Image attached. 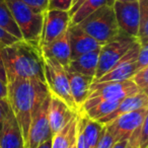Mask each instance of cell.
Returning a JSON list of instances; mask_svg holds the SVG:
<instances>
[{"instance_id": "obj_27", "label": "cell", "mask_w": 148, "mask_h": 148, "mask_svg": "<svg viewBox=\"0 0 148 148\" xmlns=\"http://www.w3.org/2000/svg\"><path fill=\"white\" fill-rule=\"evenodd\" d=\"M148 115L144 118L141 126H140V136L138 148H148Z\"/></svg>"}, {"instance_id": "obj_3", "label": "cell", "mask_w": 148, "mask_h": 148, "mask_svg": "<svg viewBox=\"0 0 148 148\" xmlns=\"http://www.w3.org/2000/svg\"><path fill=\"white\" fill-rule=\"evenodd\" d=\"M5 2L18 27L23 41L40 48L45 11L33 8L21 0H5Z\"/></svg>"}, {"instance_id": "obj_4", "label": "cell", "mask_w": 148, "mask_h": 148, "mask_svg": "<svg viewBox=\"0 0 148 148\" xmlns=\"http://www.w3.org/2000/svg\"><path fill=\"white\" fill-rule=\"evenodd\" d=\"M77 25L101 45L113 40L120 32L112 5L97 9Z\"/></svg>"}, {"instance_id": "obj_37", "label": "cell", "mask_w": 148, "mask_h": 148, "mask_svg": "<svg viewBox=\"0 0 148 148\" xmlns=\"http://www.w3.org/2000/svg\"><path fill=\"white\" fill-rule=\"evenodd\" d=\"M52 146V139L51 140H48V141L44 142V143L40 144L37 148H51Z\"/></svg>"}, {"instance_id": "obj_33", "label": "cell", "mask_w": 148, "mask_h": 148, "mask_svg": "<svg viewBox=\"0 0 148 148\" xmlns=\"http://www.w3.org/2000/svg\"><path fill=\"white\" fill-rule=\"evenodd\" d=\"M0 79H1V80H2L4 83H6V84H7V81H6V74H5L4 65H3L2 57H1V48H0Z\"/></svg>"}, {"instance_id": "obj_29", "label": "cell", "mask_w": 148, "mask_h": 148, "mask_svg": "<svg viewBox=\"0 0 148 148\" xmlns=\"http://www.w3.org/2000/svg\"><path fill=\"white\" fill-rule=\"evenodd\" d=\"M115 143L116 142L114 140V138L112 137L111 134L107 131V129L105 127V132H103V136L101 137V139H99V143L97 144L95 148H112Z\"/></svg>"}, {"instance_id": "obj_16", "label": "cell", "mask_w": 148, "mask_h": 148, "mask_svg": "<svg viewBox=\"0 0 148 148\" xmlns=\"http://www.w3.org/2000/svg\"><path fill=\"white\" fill-rule=\"evenodd\" d=\"M69 31L70 48H71V59L78 57L87 52L101 49L103 45L97 43L95 39L88 36L77 25H70Z\"/></svg>"}, {"instance_id": "obj_30", "label": "cell", "mask_w": 148, "mask_h": 148, "mask_svg": "<svg viewBox=\"0 0 148 148\" xmlns=\"http://www.w3.org/2000/svg\"><path fill=\"white\" fill-rule=\"evenodd\" d=\"M19 41L18 39H16L15 37L11 36L10 34H8L7 32H5L4 29H2L0 27V48L2 49L7 46H10L12 44H14L15 42Z\"/></svg>"}, {"instance_id": "obj_7", "label": "cell", "mask_w": 148, "mask_h": 148, "mask_svg": "<svg viewBox=\"0 0 148 148\" xmlns=\"http://www.w3.org/2000/svg\"><path fill=\"white\" fill-rule=\"evenodd\" d=\"M137 42L138 40L136 38L130 37L123 32H119L113 40L103 44L99 49L97 72L93 81L97 80L107 73Z\"/></svg>"}, {"instance_id": "obj_25", "label": "cell", "mask_w": 148, "mask_h": 148, "mask_svg": "<svg viewBox=\"0 0 148 148\" xmlns=\"http://www.w3.org/2000/svg\"><path fill=\"white\" fill-rule=\"evenodd\" d=\"M130 80L140 89V90L147 91L148 88V66L138 69Z\"/></svg>"}, {"instance_id": "obj_10", "label": "cell", "mask_w": 148, "mask_h": 148, "mask_svg": "<svg viewBox=\"0 0 148 148\" xmlns=\"http://www.w3.org/2000/svg\"><path fill=\"white\" fill-rule=\"evenodd\" d=\"M148 115V108L140 109L120 116L113 122L105 126L107 131L111 134L115 142L127 141L131 134L140 127L144 118Z\"/></svg>"}, {"instance_id": "obj_2", "label": "cell", "mask_w": 148, "mask_h": 148, "mask_svg": "<svg viewBox=\"0 0 148 148\" xmlns=\"http://www.w3.org/2000/svg\"><path fill=\"white\" fill-rule=\"evenodd\" d=\"M1 57L7 83L18 79H32L45 83L43 56L40 48L25 41H17L2 48Z\"/></svg>"}, {"instance_id": "obj_18", "label": "cell", "mask_w": 148, "mask_h": 148, "mask_svg": "<svg viewBox=\"0 0 148 148\" xmlns=\"http://www.w3.org/2000/svg\"><path fill=\"white\" fill-rule=\"evenodd\" d=\"M148 108V97H147V91H140V92L136 93L133 95H129V97L123 99L116 110H114L111 114H109L106 117L99 119L97 122L103 126H107L111 122H113L115 119H117L120 116L126 115L128 113H131L136 110L140 109H145Z\"/></svg>"}, {"instance_id": "obj_35", "label": "cell", "mask_w": 148, "mask_h": 148, "mask_svg": "<svg viewBox=\"0 0 148 148\" xmlns=\"http://www.w3.org/2000/svg\"><path fill=\"white\" fill-rule=\"evenodd\" d=\"M83 1H84V0H73V1H72L71 8H70V10H69V15H70V16H71V15L75 12V10H76V9L80 6L81 3H82Z\"/></svg>"}, {"instance_id": "obj_8", "label": "cell", "mask_w": 148, "mask_h": 148, "mask_svg": "<svg viewBox=\"0 0 148 148\" xmlns=\"http://www.w3.org/2000/svg\"><path fill=\"white\" fill-rule=\"evenodd\" d=\"M49 101L50 93L32 118L25 148H37L40 144L51 140L53 137L48 118Z\"/></svg>"}, {"instance_id": "obj_36", "label": "cell", "mask_w": 148, "mask_h": 148, "mask_svg": "<svg viewBox=\"0 0 148 148\" xmlns=\"http://www.w3.org/2000/svg\"><path fill=\"white\" fill-rule=\"evenodd\" d=\"M127 141H119L116 142L112 148H127Z\"/></svg>"}, {"instance_id": "obj_39", "label": "cell", "mask_w": 148, "mask_h": 148, "mask_svg": "<svg viewBox=\"0 0 148 148\" xmlns=\"http://www.w3.org/2000/svg\"><path fill=\"white\" fill-rule=\"evenodd\" d=\"M116 1H121V2H134L137 0H116Z\"/></svg>"}, {"instance_id": "obj_9", "label": "cell", "mask_w": 148, "mask_h": 148, "mask_svg": "<svg viewBox=\"0 0 148 148\" xmlns=\"http://www.w3.org/2000/svg\"><path fill=\"white\" fill-rule=\"evenodd\" d=\"M0 148H25L21 130L5 99L0 117Z\"/></svg>"}, {"instance_id": "obj_32", "label": "cell", "mask_w": 148, "mask_h": 148, "mask_svg": "<svg viewBox=\"0 0 148 148\" xmlns=\"http://www.w3.org/2000/svg\"><path fill=\"white\" fill-rule=\"evenodd\" d=\"M75 146L76 148H90V146L88 145V143L85 140L84 136H83L82 132L80 131L76 124V139H75Z\"/></svg>"}, {"instance_id": "obj_5", "label": "cell", "mask_w": 148, "mask_h": 148, "mask_svg": "<svg viewBox=\"0 0 148 148\" xmlns=\"http://www.w3.org/2000/svg\"><path fill=\"white\" fill-rule=\"evenodd\" d=\"M140 91L143 90H140L131 80L107 81V82L93 81L89 88L88 97L82 105L80 111H84L99 101H119L129 95H136Z\"/></svg>"}, {"instance_id": "obj_41", "label": "cell", "mask_w": 148, "mask_h": 148, "mask_svg": "<svg viewBox=\"0 0 148 148\" xmlns=\"http://www.w3.org/2000/svg\"><path fill=\"white\" fill-rule=\"evenodd\" d=\"M127 148H130V147H128V146H127Z\"/></svg>"}, {"instance_id": "obj_11", "label": "cell", "mask_w": 148, "mask_h": 148, "mask_svg": "<svg viewBox=\"0 0 148 148\" xmlns=\"http://www.w3.org/2000/svg\"><path fill=\"white\" fill-rule=\"evenodd\" d=\"M116 21L120 32L137 39L139 29V6L138 1L121 2L115 1L113 5Z\"/></svg>"}, {"instance_id": "obj_1", "label": "cell", "mask_w": 148, "mask_h": 148, "mask_svg": "<svg viewBox=\"0 0 148 148\" xmlns=\"http://www.w3.org/2000/svg\"><path fill=\"white\" fill-rule=\"evenodd\" d=\"M48 95L49 90L41 81L18 79L7 83L6 99L21 127L25 145L32 118Z\"/></svg>"}, {"instance_id": "obj_6", "label": "cell", "mask_w": 148, "mask_h": 148, "mask_svg": "<svg viewBox=\"0 0 148 148\" xmlns=\"http://www.w3.org/2000/svg\"><path fill=\"white\" fill-rule=\"evenodd\" d=\"M43 62L45 83L49 93L61 99L67 103L70 109L78 113L79 111L74 103L71 92H70L69 81H68L65 67L56 60L49 57L43 56Z\"/></svg>"}, {"instance_id": "obj_34", "label": "cell", "mask_w": 148, "mask_h": 148, "mask_svg": "<svg viewBox=\"0 0 148 148\" xmlns=\"http://www.w3.org/2000/svg\"><path fill=\"white\" fill-rule=\"evenodd\" d=\"M7 97V84L0 79V99H5Z\"/></svg>"}, {"instance_id": "obj_19", "label": "cell", "mask_w": 148, "mask_h": 148, "mask_svg": "<svg viewBox=\"0 0 148 148\" xmlns=\"http://www.w3.org/2000/svg\"><path fill=\"white\" fill-rule=\"evenodd\" d=\"M99 54V49L84 53L74 59H71V61L66 67L72 71L78 72L83 75H87V76H91L95 78L97 67Z\"/></svg>"}, {"instance_id": "obj_38", "label": "cell", "mask_w": 148, "mask_h": 148, "mask_svg": "<svg viewBox=\"0 0 148 148\" xmlns=\"http://www.w3.org/2000/svg\"><path fill=\"white\" fill-rule=\"evenodd\" d=\"M3 101H4V99H0V117H1V114H2V107H3Z\"/></svg>"}, {"instance_id": "obj_26", "label": "cell", "mask_w": 148, "mask_h": 148, "mask_svg": "<svg viewBox=\"0 0 148 148\" xmlns=\"http://www.w3.org/2000/svg\"><path fill=\"white\" fill-rule=\"evenodd\" d=\"M139 50L136 58L137 70L148 66V42H139Z\"/></svg>"}, {"instance_id": "obj_28", "label": "cell", "mask_w": 148, "mask_h": 148, "mask_svg": "<svg viewBox=\"0 0 148 148\" xmlns=\"http://www.w3.org/2000/svg\"><path fill=\"white\" fill-rule=\"evenodd\" d=\"M73 0H49L48 9H56V10H64L69 12Z\"/></svg>"}, {"instance_id": "obj_14", "label": "cell", "mask_w": 148, "mask_h": 148, "mask_svg": "<svg viewBox=\"0 0 148 148\" xmlns=\"http://www.w3.org/2000/svg\"><path fill=\"white\" fill-rule=\"evenodd\" d=\"M76 114V112H74L68 107L65 101L55 95H50L48 118H49L50 129L53 136L63 127H65L68 122Z\"/></svg>"}, {"instance_id": "obj_31", "label": "cell", "mask_w": 148, "mask_h": 148, "mask_svg": "<svg viewBox=\"0 0 148 148\" xmlns=\"http://www.w3.org/2000/svg\"><path fill=\"white\" fill-rule=\"evenodd\" d=\"M21 1L33 8H36L43 12L48 9V3H49V0H21Z\"/></svg>"}, {"instance_id": "obj_23", "label": "cell", "mask_w": 148, "mask_h": 148, "mask_svg": "<svg viewBox=\"0 0 148 148\" xmlns=\"http://www.w3.org/2000/svg\"><path fill=\"white\" fill-rule=\"evenodd\" d=\"M122 99L119 101H99V103L93 105L92 107L88 108V109L84 110V111H80L86 116L87 118L95 121H99V119L106 117L109 114H111L118 105L120 103Z\"/></svg>"}, {"instance_id": "obj_13", "label": "cell", "mask_w": 148, "mask_h": 148, "mask_svg": "<svg viewBox=\"0 0 148 148\" xmlns=\"http://www.w3.org/2000/svg\"><path fill=\"white\" fill-rule=\"evenodd\" d=\"M69 25L70 15L68 11L47 9L44 12L40 47L56 39L58 36L65 32L69 27Z\"/></svg>"}, {"instance_id": "obj_17", "label": "cell", "mask_w": 148, "mask_h": 148, "mask_svg": "<svg viewBox=\"0 0 148 148\" xmlns=\"http://www.w3.org/2000/svg\"><path fill=\"white\" fill-rule=\"evenodd\" d=\"M65 69L68 81H69L72 99H73V101L78 111H80L81 107L88 97L89 88H90V85L93 82L95 78L91 76H87V75H83L78 72L72 71L67 67H65Z\"/></svg>"}, {"instance_id": "obj_21", "label": "cell", "mask_w": 148, "mask_h": 148, "mask_svg": "<svg viewBox=\"0 0 148 148\" xmlns=\"http://www.w3.org/2000/svg\"><path fill=\"white\" fill-rule=\"evenodd\" d=\"M115 1L116 0H84L80 6L75 10V12L70 16V25H78L81 21L95 12L97 9L105 5L113 6Z\"/></svg>"}, {"instance_id": "obj_15", "label": "cell", "mask_w": 148, "mask_h": 148, "mask_svg": "<svg viewBox=\"0 0 148 148\" xmlns=\"http://www.w3.org/2000/svg\"><path fill=\"white\" fill-rule=\"evenodd\" d=\"M40 50L44 57L52 58L64 67L68 66L71 61V48L68 29L50 43L42 45Z\"/></svg>"}, {"instance_id": "obj_20", "label": "cell", "mask_w": 148, "mask_h": 148, "mask_svg": "<svg viewBox=\"0 0 148 148\" xmlns=\"http://www.w3.org/2000/svg\"><path fill=\"white\" fill-rule=\"evenodd\" d=\"M78 113L74 116L59 132L52 137L51 148H71L76 139V124Z\"/></svg>"}, {"instance_id": "obj_40", "label": "cell", "mask_w": 148, "mask_h": 148, "mask_svg": "<svg viewBox=\"0 0 148 148\" xmlns=\"http://www.w3.org/2000/svg\"><path fill=\"white\" fill-rule=\"evenodd\" d=\"M71 148H76V146H75V141H74V143H73V144H72Z\"/></svg>"}, {"instance_id": "obj_12", "label": "cell", "mask_w": 148, "mask_h": 148, "mask_svg": "<svg viewBox=\"0 0 148 148\" xmlns=\"http://www.w3.org/2000/svg\"><path fill=\"white\" fill-rule=\"evenodd\" d=\"M139 41L107 72L99 78L97 82H107V81H123L130 80L133 74L137 71L136 58L139 50Z\"/></svg>"}, {"instance_id": "obj_22", "label": "cell", "mask_w": 148, "mask_h": 148, "mask_svg": "<svg viewBox=\"0 0 148 148\" xmlns=\"http://www.w3.org/2000/svg\"><path fill=\"white\" fill-rule=\"evenodd\" d=\"M0 27L11 36L23 41V37L5 0H0Z\"/></svg>"}, {"instance_id": "obj_24", "label": "cell", "mask_w": 148, "mask_h": 148, "mask_svg": "<svg viewBox=\"0 0 148 148\" xmlns=\"http://www.w3.org/2000/svg\"><path fill=\"white\" fill-rule=\"evenodd\" d=\"M139 6V29L137 40L148 42V0H137Z\"/></svg>"}]
</instances>
